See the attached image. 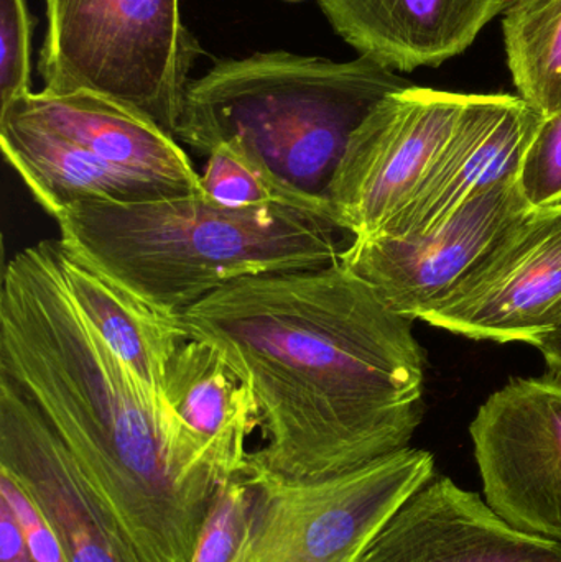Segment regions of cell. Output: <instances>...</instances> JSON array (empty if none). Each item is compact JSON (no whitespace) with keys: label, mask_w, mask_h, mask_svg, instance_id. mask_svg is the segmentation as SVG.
I'll return each mask as SVG.
<instances>
[{"label":"cell","mask_w":561,"mask_h":562,"mask_svg":"<svg viewBox=\"0 0 561 562\" xmlns=\"http://www.w3.org/2000/svg\"><path fill=\"white\" fill-rule=\"evenodd\" d=\"M542 119L519 95L468 94L437 164L411 203L379 234L428 233L473 198L517 181L524 154Z\"/></svg>","instance_id":"obj_13"},{"label":"cell","mask_w":561,"mask_h":562,"mask_svg":"<svg viewBox=\"0 0 561 562\" xmlns=\"http://www.w3.org/2000/svg\"><path fill=\"white\" fill-rule=\"evenodd\" d=\"M534 211L517 181L468 201L435 229L361 237L341 262L395 313L420 319L444 304Z\"/></svg>","instance_id":"obj_9"},{"label":"cell","mask_w":561,"mask_h":562,"mask_svg":"<svg viewBox=\"0 0 561 562\" xmlns=\"http://www.w3.org/2000/svg\"><path fill=\"white\" fill-rule=\"evenodd\" d=\"M243 475L253 498L233 562H356L395 508L434 477L435 461L407 448L322 481L249 465Z\"/></svg>","instance_id":"obj_6"},{"label":"cell","mask_w":561,"mask_h":562,"mask_svg":"<svg viewBox=\"0 0 561 562\" xmlns=\"http://www.w3.org/2000/svg\"><path fill=\"white\" fill-rule=\"evenodd\" d=\"M542 352L550 376L561 380V307L550 329L534 344Z\"/></svg>","instance_id":"obj_26"},{"label":"cell","mask_w":561,"mask_h":562,"mask_svg":"<svg viewBox=\"0 0 561 562\" xmlns=\"http://www.w3.org/2000/svg\"><path fill=\"white\" fill-rule=\"evenodd\" d=\"M178 319L253 395L249 468L322 481L411 448L425 412L414 319L345 263L234 281Z\"/></svg>","instance_id":"obj_1"},{"label":"cell","mask_w":561,"mask_h":562,"mask_svg":"<svg viewBox=\"0 0 561 562\" xmlns=\"http://www.w3.org/2000/svg\"><path fill=\"white\" fill-rule=\"evenodd\" d=\"M356 562H561V543L517 530L476 492L434 475Z\"/></svg>","instance_id":"obj_12"},{"label":"cell","mask_w":561,"mask_h":562,"mask_svg":"<svg viewBox=\"0 0 561 562\" xmlns=\"http://www.w3.org/2000/svg\"><path fill=\"white\" fill-rule=\"evenodd\" d=\"M250 498L243 474L221 482L190 562H233L249 524Z\"/></svg>","instance_id":"obj_21"},{"label":"cell","mask_w":561,"mask_h":562,"mask_svg":"<svg viewBox=\"0 0 561 562\" xmlns=\"http://www.w3.org/2000/svg\"><path fill=\"white\" fill-rule=\"evenodd\" d=\"M408 86L368 56L221 59L191 79L175 137L201 155L239 140L293 187L326 198L352 134L385 95Z\"/></svg>","instance_id":"obj_4"},{"label":"cell","mask_w":561,"mask_h":562,"mask_svg":"<svg viewBox=\"0 0 561 562\" xmlns=\"http://www.w3.org/2000/svg\"><path fill=\"white\" fill-rule=\"evenodd\" d=\"M514 86L542 117L561 111V0H513L503 20Z\"/></svg>","instance_id":"obj_19"},{"label":"cell","mask_w":561,"mask_h":562,"mask_svg":"<svg viewBox=\"0 0 561 562\" xmlns=\"http://www.w3.org/2000/svg\"><path fill=\"white\" fill-rule=\"evenodd\" d=\"M206 157L201 190L224 206L287 207L338 220L328 198L293 187L239 140L223 142Z\"/></svg>","instance_id":"obj_20"},{"label":"cell","mask_w":561,"mask_h":562,"mask_svg":"<svg viewBox=\"0 0 561 562\" xmlns=\"http://www.w3.org/2000/svg\"><path fill=\"white\" fill-rule=\"evenodd\" d=\"M561 307V204L534 210L424 323L458 336L536 344Z\"/></svg>","instance_id":"obj_10"},{"label":"cell","mask_w":561,"mask_h":562,"mask_svg":"<svg viewBox=\"0 0 561 562\" xmlns=\"http://www.w3.org/2000/svg\"><path fill=\"white\" fill-rule=\"evenodd\" d=\"M0 562H35L26 547L19 521L2 498H0Z\"/></svg>","instance_id":"obj_25"},{"label":"cell","mask_w":561,"mask_h":562,"mask_svg":"<svg viewBox=\"0 0 561 562\" xmlns=\"http://www.w3.org/2000/svg\"><path fill=\"white\" fill-rule=\"evenodd\" d=\"M0 498L7 502L13 517L19 521L26 547L35 562H69L58 535L46 520L35 502L23 491L22 485L0 471Z\"/></svg>","instance_id":"obj_24"},{"label":"cell","mask_w":561,"mask_h":562,"mask_svg":"<svg viewBox=\"0 0 561 562\" xmlns=\"http://www.w3.org/2000/svg\"><path fill=\"white\" fill-rule=\"evenodd\" d=\"M468 94L408 86L385 95L352 134L328 188L343 226L381 233L417 193L447 147Z\"/></svg>","instance_id":"obj_7"},{"label":"cell","mask_w":561,"mask_h":562,"mask_svg":"<svg viewBox=\"0 0 561 562\" xmlns=\"http://www.w3.org/2000/svg\"><path fill=\"white\" fill-rule=\"evenodd\" d=\"M517 187L532 210L561 204V111L540 122L524 154Z\"/></svg>","instance_id":"obj_22"},{"label":"cell","mask_w":561,"mask_h":562,"mask_svg":"<svg viewBox=\"0 0 561 562\" xmlns=\"http://www.w3.org/2000/svg\"><path fill=\"white\" fill-rule=\"evenodd\" d=\"M470 435L490 507L561 543V380H510L478 409Z\"/></svg>","instance_id":"obj_8"},{"label":"cell","mask_w":561,"mask_h":562,"mask_svg":"<svg viewBox=\"0 0 561 562\" xmlns=\"http://www.w3.org/2000/svg\"><path fill=\"white\" fill-rule=\"evenodd\" d=\"M45 91L89 92L177 134L200 45L180 0H45ZM177 138V137H175Z\"/></svg>","instance_id":"obj_5"},{"label":"cell","mask_w":561,"mask_h":562,"mask_svg":"<svg viewBox=\"0 0 561 562\" xmlns=\"http://www.w3.org/2000/svg\"><path fill=\"white\" fill-rule=\"evenodd\" d=\"M0 379L48 423L145 561H191L223 479L79 313L58 240L20 250L3 270Z\"/></svg>","instance_id":"obj_2"},{"label":"cell","mask_w":561,"mask_h":562,"mask_svg":"<svg viewBox=\"0 0 561 562\" xmlns=\"http://www.w3.org/2000/svg\"><path fill=\"white\" fill-rule=\"evenodd\" d=\"M164 398L223 481L246 471L247 442L259 428V415L216 347L184 340L168 362Z\"/></svg>","instance_id":"obj_16"},{"label":"cell","mask_w":561,"mask_h":562,"mask_svg":"<svg viewBox=\"0 0 561 562\" xmlns=\"http://www.w3.org/2000/svg\"><path fill=\"white\" fill-rule=\"evenodd\" d=\"M0 147L36 203L53 217L78 204L138 203L170 194L128 177L69 138L12 112L0 114Z\"/></svg>","instance_id":"obj_17"},{"label":"cell","mask_w":561,"mask_h":562,"mask_svg":"<svg viewBox=\"0 0 561 562\" xmlns=\"http://www.w3.org/2000/svg\"><path fill=\"white\" fill-rule=\"evenodd\" d=\"M346 43L394 71L411 72L467 52L513 0H316Z\"/></svg>","instance_id":"obj_15"},{"label":"cell","mask_w":561,"mask_h":562,"mask_svg":"<svg viewBox=\"0 0 561 562\" xmlns=\"http://www.w3.org/2000/svg\"><path fill=\"white\" fill-rule=\"evenodd\" d=\"M55 221L69 252L173 317L234 281L335 266L358 239L333 216L224 206L203 191L78 204Z\"/></svg>","instance_id":"obj_3"},{"label":"cell","mask_w":561,"mask_h":562,"mask_svg":"<svg viewBox=\"0 0 561 562\" xmlns=\"http://www.w3.org/2000/svg\"><path fill=\"white\" fill-rule=\"evenodd\" d=\"M0 471L32 497L69 562H147L48 423L2 379Z\"/></svg>","instance_id":"obj_11"},{"label":"cell","mask_w":561,"mask_h":562,"mask_svg":"<svg viewBox=\"0 0 561 562\" xmlns=\"http://www.w3.org/2000/svg\"><path fill=\"white\" fill-rule=\"evenodd\" d=\"M32 16L26 0H0V111L32 91Z\"/></svg>","instance_id":"obj_23"},{"label":"cell","mask_w":561,"mask_h":562,"mask_svg":"<svg viewBox=\"0 0 561 562\" xmlns=\"http://www.w3.org/2000/svg\"><path fill=\"white\" fill-rule=\"evenodd\" d=\"M59 270L72 303L99 339L122 360L145 392L165 403V373L178 347L190 339L168 316L69 252L58 240Z\"/></svg>","instance_id":"obj_18"},{"label":"cell","mask_w":561,"mask_h":562,"mask_svg":"<svg viewBox=\"0 0 561 562\" xmlns=\"http://www.w3.org/2000/svg\"><path fill=\"white\" fill-rule=\"evenodd\" d=\"M2 112L49 128L115 170L170 196L201 193V173L173 135L147 115L89 92H30Z\"/></svg>","instance_id":"obj_14"}]
</instances>
